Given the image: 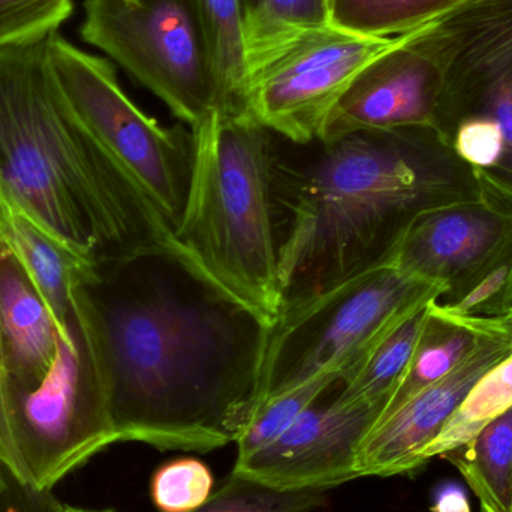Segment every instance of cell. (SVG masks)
Segmentation results:
<instances>
[{"label": "cell", "mask_w": 512, "mask_h": 512, "mask_svg": "<svg viewBox=\"0 0 512 512\" xmlns=\"http://www.w3.org/2000/svg\"><path fill=\"white\" fill-rule=\"evenodd\" d=\"M426 26L406 33L354 78L331 108L319 141L360 131L436 129L441 75L421 36Z\"/></svg>", "instance_id": "cell-13"}, {"label": "cell", "mask_w": 512, "mask_h": 512, "mask_svg": "<svg viewBox=\"0 0 512 512\" xmlns=\"http://www.w3.org/2000/svg\"><path fill=\"white\" fill-rule=\"evenodd\" d=\"M480 174V197L418 216L387 259L441 288L438 301L445 306L462 298L512 239V189L487 171Z\"/></svg>", "instance_id": "cell-10"}, {"label": "cell", "mask_w": 512, "mask_h": 512, "mask_svg": "<svg viewBox=\"0 0 512 512\" xmlns=\"http://www.w3.org/2000/svg\"><path fill=\"white\" fill-rule=\"evenodd\" d=\"M342 373L325 372L271 394L259 403L245 432L237 441L239 456L246 457L276 439L307 408L318 402L334 385L342 382Z\"/></svg>", "instance_id": "cell-21"}, {"label": "cell", "mask_w": 512, "mask_h": 512, "mask_svg": "<svg viewBox=\"0 0 512 512\" xmlns=\"http://www.w3.org/2000/svg\"><path fill=\"white\" fill-rule=\"evenodd\" d=\"M191 179L174 231L182 264L213 291L271 324L285 216L277 198V137L251 116L212 111L191 128Z\"/></svg>", "instance_id": "cell-4"}, {"label": "cell", "mask_w": 512, "mask_h": 512, "mask_svg": "<svg viewBox=\"0 0 512 512\" xmlns=\"http://www.w3.org/2000/svg\"><path fill=\"white\" fill-rule=\"evenodd\" d=\"M486 512H512V408L445 454Z\"/></svg>", "instance_id": "cell-17"}, {"label": "cell", "mask_w": 512, "mask_h": 512, "mask_svg": "<svg viewBox=\"0 0 512 512\" xmlns=\"http://www.w3.org/2000/svg\"><path fill=\"white\" fill-rule=\"evenodd\" d=\"M51 33L0 48V194L92 267L150 254L182 262L174 234L60 92L48 63Z\"/></svg>", "instance_id": "cell-3"}, {"label": "cell", "mask_w": 512, "mask_h": 512, "mask_svg": "<svg viewBox=\"0 0 512 512\" xmlns=\"http://www.w3.org/2000/svg\"><path fill=\"white\" fill-rule=\"evenodd\" d=\"M512 408V352L490 369L460 403L435 441L423 451L420 465L442 457L477 436L487 424Z\"/></svg>", "instance_id": "cell-19"}, {"label": "cell", "mask_w": 512, "mask_h": 512, "mask_svg": "<svg viewBox=\"0 0 512 512\" xmlns=\"http://www.w3.org/2000/svg\"><path fill=\"white\" fill-rule=\"evenodd\" d=\"M405 35L379 38L333 24L301 33L248 69L246 113L289 143H312L354 78Z\"/></svg>", "instance_id": "cell-8"}, {"label": "cell", "mask_w": 512, "mask_h": 512, "mask_svg": "<svg viewBox=\"0 0 512 512\" xmlns=\"http://www.w3.org/2000/svg\"><path fill=\"white\" fill-rule=\"evenodd\" d=\"M483 512H486V511H483Z\"/></svg>", "instance_id": "cell-33"}, {"label": "cell", "mask_w": 512, "mask_h": 512, "mask_svg": "<svg viewBox=\"0 0 512 512\" xmlns=\"http://www.w3.org/2000/svg\"><path fill=\"white\" fill-rule=\"evenodd\" d=\"M421 36L441 75L436 129L450 141L457 122L487 116L512 141V0H463Z\"/></svg>", "instance_id": "cell-9"}, {"label": "cell", "mask_w": 512, "mask_h": 512, "mask_svg": "<svg viewBox=\"0 0 512 512\" xmlns=\"http://www.w3.org/2000/svg\"><path fill=\"white\" fill-rule=\"evenodd\" d=\"M334 385L270 444L237 457L234 474L280 490H330L357 480L355 457L379 411L343 406Z\"/></svg>", "instance_id": "cell-11"}, {"label": "cell", "mask_w": 512, "mask_h": 512, "mask_svg": "<svg viewBox=\"0 0 512 512\" xmlns=\"http://www.w3.org/2000/svg\"><path fill=\"white\" fill-rule=\"evenodd\" d=\"M463 0H331V24L360 35L414 32L438 20Z\"/></svg>", "instance_id": "cell-20"}, {"label": "cell", "mask_w": 512, "mask_h": 512, "mask_svg": "<svg viewBox=\"0 0 512 512\" xmlns=\"http://www.w3.org/2000/svg\"><path fill=\"white\" fill-rule=\"evenodd\" d=\"M2 468V462H0V496L3 495V492H5L6 489L5 481H3Z\"/></svg>", "instance_id": "cell-30"}, {"label": "cell", "mask_w": 512, "mask_h": 512, "mask_svg": "<svg viewBox=\"0 0 512 512\" xmlns=\"http://www.w3.org/2000/svg\"><path fill=\"white\" fill-rule=\"evenodd\" d=\"M504 318H471L450 312L433 301L408 369L378 420L396 411L423 388L456 369L478 340L504 324ZM376 420V421H378Z\"/></svg>", "instance_id": "cell-14"}, {"label": "cell", "mask_w": 512, "mask_h": 512, "mask_svg": "<svg viewBox=\"0 0 512 512\" xmlns=\"http://www.w3.org/2000/svg\"><path fill=\"white\" fill-rule=\"evenodd\" d=\"M450 143L462 161L475 170L496 173L507 152L504 131L487 116L465 117L450 132Z\"/></svg>", "instance_id": "cell-26"}, {"label": "cell", "mask_w": 512, "mask_h": 512, "mask_svg": "<svg viewBox=\"0 0 512 512\" xmlns=\"http://www.w3.org/2000/svg\"><path fill=\"white\" fill-rule=\"evenodd\" d=\"M120 442L210 453L239 441L258 399L267 324L173 256L84 276Z\"/></svg>", "instance_id": "cell-1"}, {"label": "cell", "mask_w": 512, "mask_h": 512, "mask_svg": "<svg viewBox=\"0 0 512 512\" xmlns=\"http://www.w3.org/2000/svg\"><path fill=\"white\" fill-rule=\"evenodd\" d=\"M53 512H117L114 510H90V508L71 507V505H60Z\"/></svg>", "instance_id": "cell-29"}, {"label": "cell", "mask_w": 512, "mask_h": 512, "mask_svg": "<svg viewBox=\"0 0 512 512\" xmlns=\"http://www.w3.org/2000/svg\"><path fill=\"white\" fill-rule=\"evenodd\" d=\"M294 146L285 152L277 137L283 304L382 264L418 216L481 195L480 171L435 128Z\"/></svg>", "instance_id": "cell-2"}, {"label": "cell", "mask_w": 512, "mask_h": 512, "mask_svg": "<svg viewBox=\"0 0 512 512\" xmlns=\"http://www.w3.org/2000/svg\"><path fill=\"white\" fill-rule=\"evenodd\" d=\"M0 462L3 468L14 472L11 438H9L8 418H6L5 384H3L2 355H0Z\"/></svg>", "instance_id": "cell-27"}, {"label": "cell", "mask_w": 512, "mask_h": 512, "mask_svg": "<svg viewBox=\"0 0 512 512\" xmlns=\"http://www.w3.org/2000/svg\"><path fill=\"white\" fill-rule=\"evenodd\" d=\"M511 352L512 333L505 316L504 324L481 337L456 369L373 424L355 457L358 478L394 477L421 468V454L471 388Z\"/></svg>", "instance_id": "cell-12"}, {"label": "cell", "mask_w": 512, "mask_h": 512, "mask_svg": "<svg viewBox=\"0 0 512 512\" xmlns=\"http://www.w3.org/2000/svg\"><path fill=\"white\" fill-rule=\"evenodd\" d=\"M72 0H0V48L59 30Z\"/></svg>", "instance_id": "cell-25"}, {"label": "cell", "mask_w": 512, "mask_h": 512, "mask_svg": "<svg viewBox=\"0 0 512 512\" xmlns=\"http://www.w3.org/2000/svg\"><path fill=\"white\" fill-rule=\"evenodd\" d=\"M507 321H508V324H510L511 333H512V307H511L510 313H508V315H507Z\"/></svg>", "instance_id": "cell-31"}, {"label": "cell", "mask_w": 512, "mask_h": 512, "mask_svg": "<svg viewBox=\"0 0 512 512\" xmlns=\"http://www.w3.org/2000/svg\"><path fill=\"white\" fill-rule=\"evenodd\" d=\"M248 69L301 33L331 24V0H237Z\"/></svg>", "instance_id": "cell-18"}, {"label": "cell", "mask_w": 512, "mask_h": 512, "mask_svg": "<svg viewBox=\"0 0 512 512\" xmlns=\"http://www.w3.org/2000/svg\"><path fill=\"white\" fill-rule=\"evenodd\" d=\"M432 303L415 310L388 331L337 384L334 399L339 405L370 406L381 415L408 369Z\"/></svg>", "instance_id": "cell-15"}, {"label": "cell", "mask_w": 512, "mask_h": 512, "mask_svg": "<svg viewBox=\"0 0 512 512\" xmlns=\"http://www.w3.org/2000/svg\"><path fill=\"white\" fill-rule=\"evenodd\" d=\"M432 510L435 512H471L468 499L459 487L441 490Z\"/></svg>", "instance_id": "cell-28"}, {"label": "cell", "mask_w": 512, "mask_h": 512, "mask_svg": "<svg viewBox=\"0 0 512 512\" xmlns=\"http://www.w3.org/2000/svg\"><path fill=\"white\" fill-rule=\"evenodd\" d=\"M442 294L385 261L283 304L265 328L256 408L319 373L345 378L388 331Z\"/></svg>", "instance_id": "cell-5"}, {"label": "cell", "mask_w": 512, "mask_h": 512, "mask_svg": "<svg viewBox=\"0 0 512 512\" xmlns=\"http://www.w3.org/2000/svg\"><path fill=\"white\" fill-rule=\"evenodd\" d=\"M328 490H280L231 472L209 501L194 512H313L325 507Z\"/></svg>", "instance_id": "cell-22"}, {"label": "cell", "mask_w": 512, "mask_h": 512, "mask_svg": "<svg viewBox=\"0 0 512 512\" xmlns=\"http://www.w3.org/2000/svg\"><path fill=\"white\" fill-rule=\"evenodd\" d=\"M48 63L75 116L110 156L149 212L174 234L188 195L191 128L164 126L126 95L108 60L80 50L54 30Z\"/></svg>", "instance_id": "cell-6"}, {"label": "cell", "mask_w": 512, "mask_h": 512, "mask_svg": "<svg viewBox=\"0 0 512 512\" xmlns=\"http://www.w3.org/2000/svg\"><path fill=\"white\" fill-rule=\"evenodd\" d=\"M212 471L198 459L173 460L155 472L150 484L153 504L161 512L200 510L213 493Z\"/></svg>", "instance_id": "cell-23"}, {"label": "cell", "mask_w": 512, "mask_h": 512, "mask_svg": "<svg viewBox=\"0 0 512 512\" xmlns=\"http://www.w3.org/2000/svg\"><path fill=\"white\" fill-rule=\"evenodd\" d=\"M441 306L456 315L471 318L507 316L512 307V239L484 268L462 298Z\"/></svg>", "instance_id": "cell-24"}, {"label": "cell", "mask_w": 512, "mask_h": 512, "mask_svg": "<svg viewBox=\"0 0 512 512\" xmlns=\"http://www.w3.org/2000/svg\"><path fill=\"white\" fill-rule=\"evenodd\" d=\"M219 113L248 116V62L237 0H195Z\"/></svg>", "instance_id": "cell-16"}, {"label": "cell", "mask_w": 512, "mask_h": 512, "mask_svg": "<svg viewBox=\"0 0 512 512\" xmlns=\"http://www.w3.org/2000/svg\"><path fill=\"white\" fill-rule=\"evenodd\" d=\"M80 35L189 128L218 110L195 0H86Z\"/></svg>", "instance_id": "cell-7"}, {"label": "cell", "mask_w": 512, "mask_h": 512, "mask_svg": "<svg viewBox=\"0 0 512 512\" xmlns=\"http://www.w3.org/2000/svg\"><path fill=\"white\" fill-rule=\"evenodd\" d=\"M123 2L131 3V5H138V0H123Z\"/></svg>", "instance_id": "cell-32"}]
</instances>
